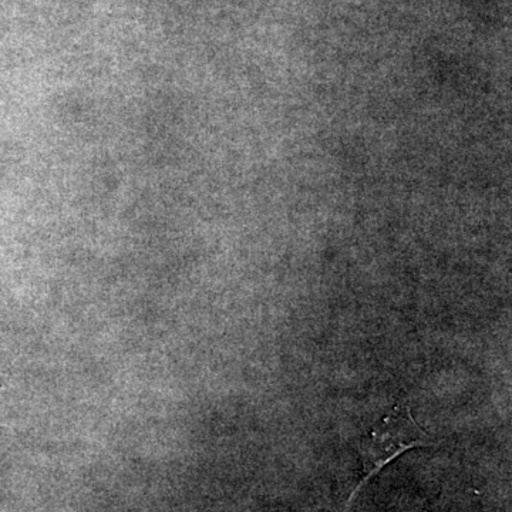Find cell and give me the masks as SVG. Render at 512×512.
<instances>
[{"mask_svg": "<svg viewBox=\"0 0 512 512\" xmlns=\"http://www.w3.org/2000/svg\"><path fill=\"white\" fill-rule=\"evenodd\" d=\"M436 443L426 430L414 420L406 404H397L392 412L376 424L375 429L363 437L359 444L362 476L353 488L345 510L348 511L356 495L377 473L383 470L394 458L416 447H429Z\"/></svg>", "mask_w": 512, "mask_h": 512, "instance_id": "6da1fadb", "label": "cell"}]
</instances>
